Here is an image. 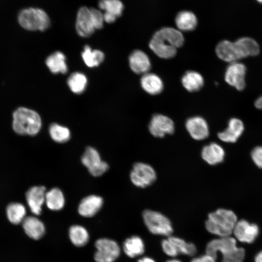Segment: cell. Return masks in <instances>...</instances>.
<instances>
[{"label": "cell", "instance_id": "obj_1", "mask_svg": "<svg viewBox=\"0 0 262 262\" xmlns=\"http://www.w3.org/2000/svg\"><path fill=\"white\" fill-rule=\"evenodd\" d=\"M184 39L180 31L171 27H164L157 31L149 43L152 51L163 59L174 57L177 49L183 44Z\"/></svg>", "mask_w": 262, "mask_h": 262}, {"label": "cell", "instance_id": "obj_2", "mask_svg": "<svg viewBox=\"0 0 262 262\" xmlns=\"http://www.w3.org/2000/svg\"><path fill=\"white\" fill-rule=\"evenodd\" d=\"M217 56L221 60L230 63L248 57L258 55V44L250 37H242L232 42L229 40L220 42L216 47Z\"/></svg>", "mask_w": 262, "mask_h": 262}, {"label": "cell", "instance_id": "obj_3", "mask_svg": "<svg viewBox=\"0 0 262 262\" xmlns=\"http://www.w3.org/2000/svg\"><path fill=\"white\" fill-rule=\"evenodd\" d=\"M236 242V239L230 236L212 240L206 246V253L216 259L218 252H220L222 262H243L245 250L237 247Z\"/></svg>", "mask_w": 262, "mask_h": 262}, {"label": "cell", "instance_id": "obj_4", "mask_svg": "<svg viewBox=\"0 0 262 262\" xmlns=\"http://www.w3.org/2000/svg\"><path fill=\"white\" fill-rule=\"evenodd\" d=\"M237 221V217L233 211L220 208L208 214L205 226L210 233L224 237L232 234Z\"/></svg>", "mask_w": 262, "mask_h": 262}, {"label": "cell", "instance_id": "obj_5", "mask_svg": "<svg viewBox=\"0 0 262 262\" xmlns=\"http://www.w3.org/2000/svg\"><path fill=\"white\" fill-rule=\"evenodd\" d=\"M41 126L39 115L32 109L20 107L13 114L12 127L18 134L35 135L40 131Z\"/></svg>", "mask_w": 262, "mask_h": 262}, {"label": "cell", "instance_id": "obj_6", "mask_svg": "<svg viewBox=\"0 0 262 262\" xmlns=\"http://www.w3.org/2000/svg\"><path fill=\"white\" fill-rule=\"evenodd\" d=\"M18 20L22 28L32 31H45L50 25L48 14L43 10L37 8L22 10L18 15Z\"/></svg>", "mask_w": 262, "mask_h": 262}, {"label": "cell", "instance_id": "obj_7", "mask_svg": "<svg viewBox=\"0 0 262 262\" xmlns=\"http://www.w3.org/2000/svg\"><path fill=\"white\" fill-rule=\"evenodd\" d=\"M142 217L147 228L153 234L169 237L173 232L170 219L161 213L147 209L143 211Z\"/></svg>", "mask_w": 262, "mask_h": 262}, {"label": "cell", "instance_id": "obj_8", "mask_svg": "<svg viewBox=\"0 0 262 262\" xmlns=\"http://www.w3.org/2000/svg\"><path fill=\"white\" fill-rule=\"evenodd\" d=\"M130 177L134 186L144 188L151 185L155 181L157 174L154 168L149 164L137 162L133 165Z\"/></svg>", "mask_w": 262, "mask_h": 262}, {"label": "cell", "instance_id": "obj_9", "mask_svg": "<svg viewBox=\"0 0 262 262\" xmlns=\"http://www.w3.org/2000/svg\"><path fill=\"white\" fill-rule=\"evenodd\" d=\"M97 249L94 255L96 262H114L119 256L120 248L114 240L101 238L96 241Z\"/></svg>", "mask_w": 262, "mask_h": 262}, {"label": "cell", "instance_id": "obj_10", "mask_svg": "<svg viewBox=\"0 0 262 262\" xmlns=\"http://www.w3.org/2000/svg\"><path fill=\"white\" fill-rule=\"evenodd\" d=\"M81 161L90 173L95 177L102 175L109 168L108 164L101 160L98 151L94 148L87 147L83 154Z\"/></svg>", "mask_w": 262, "mask_h": 262}, {"label": "cell", "instance_id": "obj_11", "mask_svg": "<svg viewBox=\"0 0 262 262\" xmlns=\"http://www.w3.org/2000/svg\"><path fill=\"white\" fill-rule=\"evenodd\" d=\"M148 130L154 137L163 138L167 134H172L175 131V125L169 117L162 114L154 115L148 125Z\"/></svg>", "mask_w": 262, "mask_h": 262}, {"label": "cell", "instance_id": "obj_12", "mask_svg": "<svg viewBox=\"0 0 262 262\" xmlns=\"http://www.w3.org/2000/svg\"><path fill=\"white\" fill-rule=\"evenodd\" d=\"M246 68L244 64L238 62L231 63L225 71V80L230 86L242 91L246 86Z\"/></svg>", "mask_w": 262, "mask_h": 262}, {"label": "cell", "instance_id": "obj_13", "mask_svg": "<svg viewBox=\"0 0 262 262\" xmlns=\"http://www.w3.org/2000/svg\"><path fill=\"white\" fill-rule=\"evenodd\" d=\"M76 30L77 33L82 37L90 36L97 30L90 8L83 6L79 10L76 18Z\"/></svg>", "mask_w": 262, "mask_h": 262}, {"label": "cell", "instance_id": "obj_14", "mask_svg": "<svg viewBox=\"0 0 262 262\" xmlns=\"http://www.w3.org/2000/svg\"><path fill=\"white\" fill-rule=\"evenodd\" d=\"M235 239L242 243H253L259 233L258 226L245 219L237 221L233 230Z\"/></svg>", "mask_w": 262, "mask_h": 262}, {"label": "cell", "instance_id": "obj_15", "mask_svg": "<svg viewBox=\"0 0 262 262\" xmlns=\"http://www.w3.org/2000/svg\"><path fill=\"white\" fill-rule=\"evenodd\" d=\"M185 125L190 136L195 140H203L209 135L208 124L206 120L201 116H194L188 118Z\"/></svg>", "mask_w": 262, "mask_h": 262}, {"label": "cell", "instance_id": "obj_16", "mask_svg": "<svg viewBox=\"0 0 262 262\" xmlns=\"http://www.w3.org/2000/svg\"><path fill=\"white\" fill-rule=\"evenodd\" d=\"M46 188L43 186H35L30 188L26 193L28 205L32 213L39 215L42 206L45 202Z\"/></svg>", "mask_w": 262, "mask_h": 262}, {"label": "cell", "instance_id": "obj_17", "mask_svg": "<svg viewBox=\"0 0 262 262\" xmlns=\"http://www.w3.org/2000/svg\"><path fill=\"white\" fill-rule=\"evenodd\" d=\"M244 131V125L241 120L232 118L228 122V127L217 135L218 138L225 143H235L242 135Z\"/></svg>", "mask_w": 262, "mask_h": 262}, {"label": "cell", "instance_id": "obj_18", "mask_svg": "<svg viewBox=\"0 0 262 262\" xmlns=\"http://www.w3.org/2000/svg\"><path fill=\"white\" fill-rule=\"evenodd\" d=\"M225 152L223 147L219 144L211 142L205 145L201 151L202 159L212 165L222 163L224 159Z\"/></svg>", "mask_w": 262, "mask_h": 262}, {"label": "cell", "instance_id": "obj_19", "mask_svg": "<svg viewBox=\"0 0 262 262\" xmlns=\"http://www.w3.org/2000/svg\"><path fill=\"white\" fill-rule=\"evenodd\" d=\"M129 63L131 70L137 74H144L151 67L150 60L147 55L141 50L132 51L129 56Z\"/></svg>", "mask_w": 262, "mask_h": 262}, {"label": "cell", "instance_id": "obj_20", "mask_svg": "<svg viewBox=\"0 0 262 262\" xmlns=\"http://www.w3.org/2000/svg\"><path fill=\"white\" fill-rule=\"evenodd\" d=\"M98 7L104 11V20L107 23H112L122 14L123 4L119 0H99Z\"/></svg>", "mask_w": 262, "mask_h": 262}, {"label": "cell", "instance_id": "obj_21", "mask_svg": "<svg viewBox=\"0 0 262 262\" xmlns=\"http://www.w3.org/2000/svg\"><path fill=\"white\" fill-rule=\"evenodd\" d=\"M103 199L99 196L90 195L83 198L78 207L79 213L84 217L94 216L101 208Z\"/></svg>", "mask_w": 262, "mask_h": 262}, {"label": "cell", "instance_id": "obj_22", "mask_svg": "<svg viewBox=\"0 0 262 262\" xmlns=\"http://www.w3.org/2000/svg\"><path fill=\"white\" fill-rule=\"evenodd\" d=\"M22 223L25 232L32 239L38 240L44 235L45 232V226L37 217H26Z\"/></svg>", "mask_w": 262, "mask_h": 262}, {"label": "cell", "instance_id": "obj_23", "mask_svg": "<svg viewBox=\"0 0 262 262\" xmlns=\"http://www.w3.org/2000/svg\"><path fill=\"white\" fill-rule=\"evenodd\" d=\"M140 84L143 89L151 95L160 94L164 88L161 78L152 73L147 72L143 74L140 80Z\"/></svg>", "mask_w": 262, "mask_h": 262}, {"label": "cell", "instance_id": "obj_24", "mask_svg": "<svg viewBox=\"0 0 262 262\" xmlns=\"http://www.w3.org/2000/svg\"><path fill=\"white\" fill-rule=\"evenodd\" d=\"M45 63L53 74H66L67 72L66 57L61 51H56L50 54L46 59Z\"/></svg>", "mask_w": 262, "mask_h": 262}, {"label": "cell", "instance_id": "obj_25", "mask_svg": "<svg viewBox=\"0 0 262 262\" xmlns=\"http://www.w3.org/2000/svg\"><path fill=\"white\" fill-rule=\"evenodd\" d=\"M123 250L129 257L134 258L144 253L145 244L140 237L137 235L132 236L124 242Z\"/></svg>", "mask_w": 262, "mask_h": 262}, {"label": "cell", "instance_id": "obj_26", "mask_svg": "<svg viewBox=\"0 0 262 262\" xmlns=\"http://www.w3.org/2000/svg\"><path fill=\"white\" fill-rule=\"evenodd\" d=\"M204 79L198 72L190 70L185 73L181 78V83L189 92L199 90L204 85Z\"/></svg>", "mask_w": 262, "mask_h": 262}, {"label": "cell", "instance_id": "obj_27", "mask_svg": "<svg viewBox=\"0 0 262 262\" xmlns=\"http://www.w3.org/2000/svg\"><path fill=\"white\" fill-rule=\"evenodd\" d=\"M197 22L196 16L190 11H181L177 15L175 18V23L179 31H192L196 28Z\"/></svg>", "mask_w": 262, "mask_h": 262}, {"label": "cell", "instance_id": "obj_28", "mask_svg": "<svg viewBox=\"0 0 262 262\" xmlns=\"http://www.w3.org/2000/svg\"><path fill=\"white\" fill-rule=\"evenodd\" d=\"M82 57L88 67L93 68L98 66L103 62L105 55L102 51L93 50L89 46L85 45L82 52Z\"/></svg>", "mask_w": 262, "mask_h": 262}, {"label": "cell", "instance_id": "obj_29", "mask_svg": "<svg viewBox=\"0 0 262 262\" xmlns=\"http://www.w3.org/2000/svg\"><path fill=\"white\" fill-rule=\"evenodd\" d=\"M45 203L51 210L59 211L62 209L65 205V198L62 192L58 188H54L46 192Z\"/></svg>", "mask_w": 262, "mask_h": 262}, {"label": "cell", "instance_id": "obj_30", "mask_svg": "<svg viewBox=\"0 0 262 262\" xmlns=\"http://www.w3.org/2000/svg\"><path fill=\"white\" fill-rule=\"evenodd\" d=\"M87 78L82 73L75 72L68 78L67 83L70 90L76 94H81L87 85Z\"/></svg>", "mask_w": 262, "mask_h": 262}, {"label": "cell", "instance_id": "obj_31", "mask_svg": "<svg viewBox=\"0 0 262 262\" xmlns=\"http://www.w3.org/2000/svg\"><path fill=\"white\" fill-rule=\"evenodd\" d=\"M69 237L72 243L78 247L84 246L89 240L88 231L80 225H73L69 228Z\"/></svg>", "mask_w": 262, "mask_h": 262}, {"label": "cell", "instance_id": "obj_32", "mask_svg": "<svg viewBox=\"0 0 262 262\" xmlns=\"http://www.w3.org/2000/svg\"><path fill=\"white\" fill-rule=\"evenodd\" d=\"M26 208L21 203H12L6 208V214L9 221L14 224L22 222L25 218Z\"/></svg>", "mask_w": 262, "mask_h": 262}, {"label": "cell", "instance_id": "obj_33", "mask_svg": "<svg viewBox=\"0 0 262 262\" xmlns=\"http://www.w3.org/2000/svg\"><path fill=\"white\" fill-rule=\"evenodd\" d=\"M49 133L51 139L56 142L65 143L70 138L69 130L57 123H52L49 127Z\"/></svg>", "mask_w": 262, "mask_h": 262}, {"label": "cell", "instance_id": "obj_34", "mask_svg": "<svg viewBox=\"0 0 262 262\" xmlns=\"http://www.w3.org/2000/svg\"><path fill=\"white\" fill-rule=\"evenodd\" d=\"M168 238L175 245L179 254L194 256L196 253V247L193 243L186 242L181 238L173 236Z\"/></svg>", "mask_w": 262, "mask_h": 262}, {"label": "cell", "instance_id": "obj_35", "mask_svg": "<svg viewBox=\"0 0 262 262\" xmlns=\"http://www.w3.org/2000/svg\"><path fill=\"white\" fill-rule=\"evenodd\" d=\"M161 246L164 253L169 257H175L179 254L175 245L168 238L162 240Z\"/></svg>", "mask_w": 262, "mask_h": 262}, {"label": "cell", "instance_id": "obj_36", "mask_svg": "<svg viewBox=\"0 0 262 262\" xmlns=\"http://www.w3.org/2000/svg\"><path fill=\"white\" fill-rule=\"evenodd\" d=\"M90 9L96 29H101L103 26L104 21L103 14L100 10L94 8H90Z\"/></svg>", "mask_w": 262, "mask_h": 262}, {"label": "cell", "instance_id": "obj_37", "mask_svg": "<svg viewBox=\"0 0 262 262\" xmlns=\"http://www.w3.org/2000/svg\"><path fill=\"white\" fill-rule=\"evenodd\" d=\"M251 157L255 164L262 169V146L254 147L251 152Z\"/></svg>", "mask_w": 262, "mask_h": 262}, {"label": "cell", "instance_id": "obj_38", "mask_svg": "<svg viewBox=\"0 0 262 262\" xmlns=\"http://www.w3.org/2000/svg\"><path fill=\"white\" fill-rule=\"evenodd\" d=\"M203 262H216L215 258L207 254L200 256Z\"/></svg>", "mask_w": 262, "mask_h": 262}, {"label": "cell", "instance_id": "obj_39", "mask_svg": "<svg viewBox=\"0 0 262 262\" xmlns=\"http://www.w3.org/2000/svg\"><path fill=\"white\" fill-rule=\"evenodd\" d=\"M137 262H156L155 261L149 257H144L138 260Z\"/></svg>", "mask_w": 262, "mask_h": 262}, {"label": "cell", "instance_id": "obj_40", "mask_svg": "<svg viewBox=\"0 0 262 262\" xmlns=\"http://www.w3.org/2000/svg\"><path fill=\"white\" fill-rule=\"evenodd\" d=\"M255 106L258 109H262V96L255 101Z\"/></svg>", "mask_w": 262, "mask_h": 262}, {"label": "cell", "instance_id": "obj_41", "mask_svg": "<svg viewBox=\"0 0 262 262\" xmlns=\"http://www.w3.org/2000/svg\"><path fill=\"white\" fill-rule=\"evenodd\" d=\"M254 260L255 262H262V250L255 256Z\"/></svg>", "mask_w": 262, "mask_h": 262}, {"label": "cell", "instance_id": "obj_42", "mask_svg": "<svg viewBox=\"0 0 262 262\" xmlns=\"http://www.w3.org/2000/svg\"><path fill=\"white\" fill-rule=\"evenodd\" d=\"M190 262H203L200 256L193 258Z\"/></svg>", "mask_w": 262, "mask_h": 262}, {"label": "cell", "instance_id": "obj_43", "mask_svg": "<svg viewBox=\"0 0 262 262\" xmlns=\"http://www.w3.org/2000/svg\"><path fill=\"white\" fill-rule=\"evenodd\" d=\"M166 262H182L177 259H172L167 261Z\"/></svg>", "mask_w": 262, "mask_h": 262}, {"label": "cell", "instance_id": "obj_44", "mask_svg": "<svg viewBox=\"0 0 262 262\" xmlns=\"http://www.w3.org/2000/svg\"><path fill=\"white\" fill-rule=\"evenodd\" d=\"M259 3L262 4V0H256Z\"/></svg>", "mask_w": 262, "mask_h": 262}]
</instances>
